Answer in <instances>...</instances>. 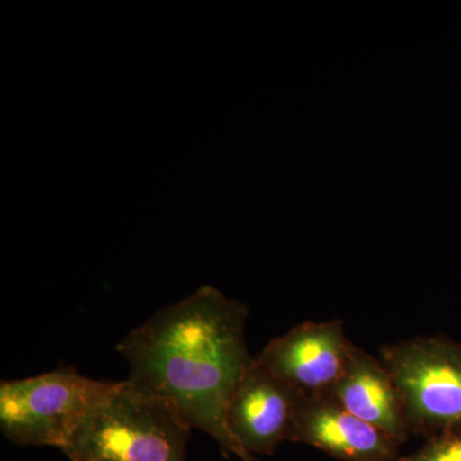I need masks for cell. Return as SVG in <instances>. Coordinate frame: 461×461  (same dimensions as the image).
<instances>
[{
    "mask_svg": "<svg viewBox=\"0 0 461 461\" xmlns=\"http://www.w3.org/2000/svg\"><path fill=\"white\" fill-rule=\"evenodd\" d=\"M248 308L205 286L136 327L117 350L129 362L127 382L159 400L190 429L213 437L226 454L259 461L239 444L227 420L233 391L251 357Z\"/></svg>",
    "mask_w": 461,
    "mask_h": 461,
    "instance_id": "1",
    "label": "cell"
},
{
    "mask_svg": "<svg viewBox=\"0 0 461 461\" xmlns=\"http://www.w3.org/2000/svg\"><path fill=\"white\" fill-rule=\"evenodd\" d=\"M190 430L168 406L124 381L62 451L71 461H186Z\"/></svg>",
    "mask_w": 461,
    "mask_h": 461,
    "instance_id": "2",
    "label": "cell"
},
{
    "mask_svg": "<svg viewBox=\"0 0 461 461\" xmlns=\"http://www.w3.org/2000/svg\"><path fill=\"white\" fill-rule=\"evenodd\" d=\"M121 386L60 368L0 384V429L9 441L62 450L87 417Z\"/></svg>",
    "mask_w": 461,
    "mask_h": 461,
    "instance_id": "3",
    "label": "cell"
},
{
    "mask_svg": "<svg viewBox=\"0 0 461 461\" xmlns=\"http://www.w3.org/2000/svg\"><path fill=\"white\" fill-rule=\"evenodd\" d=\"M395 381L411 435L461 430V345L442 338H414L379 348Z\"/></svg>",
    "mask_w": 461,
    "mask_h": 461,
    "instance_id": "4",
    "label": "cell"
},
{
    "mask_svg": "<svg viewBox=\"0 0 461 461\" xmlns=\"http://www.w3.org/2000/svg\"><path fill=\"white\" fill-rule=\"evenodd\" d=\"M351 344L341 321H304L272 339L257 360L302 395H323L341 377Z\"/></svg>",
    "mask_w": 461,
    "mask_h": 461,
    "instance_id": "5",
    "label": "cell"
},
{
    "mask_svg": "<svg viewBox=\"0 0 461 461\" xmlns=\"http://www.w3.org/2000/svg\"><path fill=\"white\" fill-rule=\"evenodd\" d=\"M302 396L256 357L230 397L227 420L233 436L253 456L272 455L290 439Z\"/></svg>",
    "mask_w": 461,
    "mask_h": 461,
    "instance_id": "6",
    "label": "cell"
},
{
    "mask_svg": "<svg viewBox=\"0 0 461 461\" xmlns=\"http://www.w3.org/2000/svg\"><path fill=\"white\" fill-rule=\"evenodd\" d=\"M291 442L318 448L341 461H397L400 445L355 417L329 393L300 397Z\"/></svg>",
    "mask_w": 461,
    "mask_h": 461,
    "instance_id": "7",
    "label": "cell"
},
{
    "mask_svg": "<svg viewBox=\"0 0 461 461\" xmlns=\"http://www.w3.org/2000/svg\"><path fill=\"white\" fill-rule=\"evenodd\" d=\"M329 395L355 417L402 445L411 436L402 396L393 375L379 357L351 344L344 372Z\"/></svg>",
    "mask_w": 461,
    "mask_h": 461,
    "instance_id": "8",
    "label": "cell"
},
{
    "mask_svg": "<svg viewBox=\"0 0 461 461\" xmlns=\"http://www.w3.org/2000/svg\"><path fill=\"white\" fill-rule=\"evenodd\" d=\"M397 461H461V430L429 437L420 450Z\"/></svg>",
    "mask_w": 461,
    "mask_h": 461,
    "instance_id": "9",
    "label": "cell"
}]
</instances>
